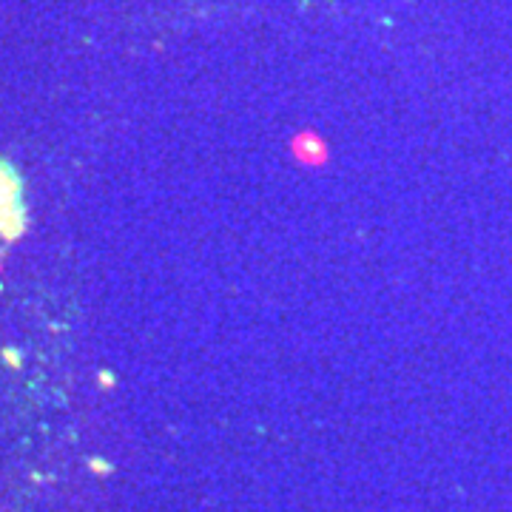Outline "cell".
<instances>
[{
  "mask_svg": "<svg viewBox=\"0 0 512 512\" xmlns=\"http://www.w3.org/2000/svg\"><path fill=\"white\" fill-rule=\"evenodd\" d=\"M23 220V188L15 168L0 163V239L18 234Z\"/></svg>",
  "mask_w": 512,
  "mask_h": 512,
  "instance_id": "cell-1",
  "label": "cell"
}]
</instances>
